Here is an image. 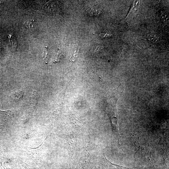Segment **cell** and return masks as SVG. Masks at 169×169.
<instances>
[{"label": "cell", "mask_w": 169, "mask_h": 169, "mask_svg": "<svg viewBox=\"0 0 169 169\" xmlns=\"http://www.w3.org/2000/svg\"><path fill=\"white\" fill-rule=\"evenodd\" d=\"M11 111L0 110V120L5 121L9 120L11 117Z\"/></svg>", "instance_id": "6da1fadb"}, {"label": "cell", "mask_w": 169, "mask_h": 169, "mask_svg": "<svg viewBox=\"0 0 169 169\" xmlns=\"http://www.w3.org/2000/svg\"><path fill=\"white\" fill-rule=\"evenodd\" d=\"M147 38L148 40L152 43H157L158 41V37L154 34H149L148 35Z\"/></svg>", "instance_id": "7a4b0ae2"}, {"label": "cell", "mask_w": 169, "mask_h": 169, "mask_svg": "<svg viewBox=\"0 0 169 169\" xmlns=\"http://www.w3.org/2000/svg\"><path fill=\"white\" fill-rule=\"evenodd\" d=\"M33 21V20H31L27 22H25L23 24L27 28H30L33 27L32 23Z\"/></svg>", "instance_id": "3957f363"}, {"label": "cell", "mask_w": 169, "mask_h": 169, "mask_svg": "<svg viewBox=\"0 0 169 169\" xmlns=\"http://www.w3.org/2000/svg\"><path fill=\"white\" fill-rule=\"evenodd\" d=\"M77 53H78L77 51H75L74 54L72 55V57L70 58V61H74L76 57L77 54Z\"/></svg>", "instance_id": "277c9868"}, {"label": "cell", "mask_w": 169, "mask_h": 169, "mask_svg": "<svg viewBox=\"0 0 169 169\" xmlns=\"http://www.w3.org/2000/svg\"><path fill=\"white\" fill-rule=\"evenodd\" d=\"M162 18L165 20H167L168 19V15L167 13H163L162 14Z\"/></svg>", "instance_id": "5b68a950"}, {"label": "cell", "mask_w": 169, "mask_h": 169, "mask_svg": "<svg viewBox=\"0 0 169 169\" xmlns=\"http://www.w3.org/2000/svg\"><path fill=\"white\" fill-rule=\"evenodd\" d=\"M99 35L101 38H104L107 37L109 36L110 35L107 33H101Z\"/></svg>", "instance_id": "8992f818"}]
</instances>
